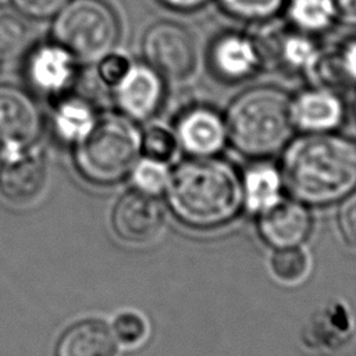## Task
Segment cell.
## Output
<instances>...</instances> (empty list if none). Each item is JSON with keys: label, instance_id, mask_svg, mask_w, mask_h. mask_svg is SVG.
Segmentation results:
<instances>
[{"label": "cell", "instance_id": "cell-4", "mask_svg": "<svg viewBox=\"0 0 356 356\" xmlns=\"http://www.w3.org/2000/svg\"><path fill=\"white\" fill-rule=\"evenodd\" d=\"M140 150L136 127L121 115H106L78 140L75 161L88 181L110 185L121 181L135 165Z\"/></svg>", "mask_w": 356, "mask_h": 356}, {"label": "cell", "instance_id": "cell-9", "mask_svg": "<svg viewBox=\"0 0 356 356\" xmlns=\"http://www.w3.org/2000/svg\"><path fill=\"white\" fill-rule=\"evenodd\" d=\"M29 85L47 96L63 95L74 82L75 58L58 43L36 47L26 63Z\"/></svg>", "mask_w": 356, "mask_h": 356}, {"label": "cell", "instance_id": "cell-27", "mask_svg": "<svg viewBox=\"0 0 356 356\" xmlns=\"http://www.w3.org/2000/svg\"><path fill=\"white\" fill-rule=\"evenodd\" d=\"M163 164L164 163L147 157L140 161L134 170V179L138 188L149 193L161 191L165 186L168 178L167 170Z\"/></svg>", "mask_w": 356, "mask_h": 356}, {"label": "cell", "instance_id": "cell-31", "mask_svg": "<svg viewBox=\"0 0 356 356\" xmlns=\"http://www.w3.org/2000/svg\"><path fill=\"white\" fill-rule=\"evenodd\" d=\"M334 58L341 78L356 83V39L345 43Z\"/></svg>", "mask_w": 356, "mask_h": 356}, {"label": "cell", "instance_id": "cell-28", "mask_svg": "<svg viewBox=\"0 0 356 356\" xmlns=\"http://www.w3.org/2000/svg\"><path fill=\"white\" fill-rule=\"evenodd\" d=\"M96 64H97L99 79L104 85L114 88L128 72L132 63L124 54L111 51L106 54L103 58H100Z\"/></svg>", "mask_w": 356, "mask_h": 356}, {"label": "cell", "instance_id": "cell-19", "mask_svg": "<svg viewBox=\"0 0 356 356\" xmlns=\"http://www.w3.org/2000/svg\"><path fill=\"white\" fill-rule=\"evenodd\" d=\"M242 186L246 207L261 213L280 200L281 175L270 165H257L246 172Z\"/></svg>", "mask_w": 356, "mask_h": 356}, {"label": "cell", "instance_id": "cell-20", "mask_svg": "<svg viewBox=\"0 0 356 356\" xmlns=\"http://www.w3.org/2000/svg\"><path fill=\"white\" fill-rule=\"evenodd\" d=\"M58 132L70 139H81L96 122L95 110L83 97H64L54 114Z\"/></svg>", "mask_w": 356, "mask_h": 356}, {"label": "cell", "instance_id": "cell-16", "mask_svg": "<svg viewBox=\"0 0 356 356\" xmlns=\"http://www.w3.org/2000/svg\"><path fill=\"white\" fill-rule=\"evenodd\" d=\"M254 44L259 56L264 51H270L266 53V58L281 63L291 71H300L307 75L312 74L321 57V50L303 33L281 32L267 38V42H254Z\"/></svg>", "mask_w": 356, "mask_h": 356}, {"label": "cell", "instance_id": "cell-18", "mask_svg": "<svg viewBox=\"0 0 356 356\" xmlns=\"http://www.w3.org/2000/svg\"><path fill=\"white\" fill-rule=\"evenodd\" d=\"M350 318L342 305H331L317 313L307 325L306 341L310 346L334 348L345 341L350 331Z\"/></svg>", "mask_w": 356, "mask_h": 356}, {"label": "cell", "instance_id": "cell-17", "mask_svg": "<svg viewBox=\"0 0 356 356\" xmlns=\"http://www.w3.org/2000/svg\"><path fill=\"white\" fill-rule=\"evenodd\" d=\"M213 61L222 76L241 79L256 70L260 64V56L252 39L241 35H225L214 44Z\"/></svg>", "mask_w": 356, "mask_h": 356}, {"label": "cell", "instance_id": "cell-2", "mask_svg": "<svg viewBox=\"0 0 356 356\" xmlns=\"http://www.w3.org/2000/svg\"><path fill=\"white\" fill-rule=\"evenodd\" d=\"M165 191L172 214L195 229H213L229 222L243 204V186L236 170L209 156L179 163L168 175Z\"/></svg>", "mask_w": 356, "mask_h": 356}, {"label": "cell", "instance_id": "cell-30", "mask_svg": "<svg viewBox=\"0 0 356 356\" xmlns=\"http://www.w3.org/2000/svg\"><path fill=\"white\" fill-rule=\"evenodd\" d=\"M338 227L345 242L356 249V192L348 195L338 211Z\"/></svg>", "mask_w": 356, "mask_h": 356}, {"label": "cell", "instance_id": "cell-32", "mask_svg": "<svg viewBox=\"0 0 356 356\" xmlns=\"http://www.w3.org/2000/svg\"><path fill=\"white\" fill-rule=\"evenodd\" d=\"M335 17L348 25H356V0H332Z\"/></svg>", "mask_w": 356, "mask_h": 356}, {"label": "cell", "instance_id": "cell-14", "mask_svg": "<svg viewBox=\"0 0 356 356\" xmlns=\"http://www.w3.org/2000/svg\"><path fill=\"white\" fill-rule=\"evenodd\" d=\"M293 125L307 132H330L343 118L342 100L328 88L302 92L291 100Z\"/></svg>", "mask_w": 356, "mask_h": 356}, {"label": "cell", "instance_id": "cell-25", "mask_svg": "<svg viewBox=\"0 0 356 356\" xmlns=\"http://www.w3.org/2000/svg\"><path fill=\"white\" fill-rule=\"evenodd\" d=\"M140 147L147 159L164 163L172 157L177 138L161 127H152L140 136Z\"/></svg>", "mask_w": 356, "mask_h": 356}, {"label": "cell", "instance_id": "cell-11", "mask_svg": "<svg viewBox=\"0 0 356 356\" xmlns=\"http://www.w3.org/2000/svg\"><path fill=\"white\" fill-rule=\"evenodd\" d=\"M259 232L264 242L275 249L299 246L310 234L312 217L298 200H278L260 213Z\"/></svg>", "mask_w": 356, "mask_h": 356}, {"label": "cell", "instance_id": "cell-5", "mask_svg": "<svg viewBox=\"0 0 356 356\" xmlns=\"http://www.w3.org/2000/svg\"><path fill=\"white\" fill-rule=\"evenodd\" d=\"M56 43L68 50L75 61L96 64L111 53L120 38V22L103 0H70L53 22Z\"/></svg>", "mask_w": 356, "mask_h": 356}, {"label": "cell", "instance_id": "cell-26", "mask_svg": "<svg viewBox=\"0 0 356 356\" xmlns=\"http://www.w3.org/2000/svg\"><path fill=\"white\" fill-rule=\"evenodd\" d=\"M113 332L117 341L124 345H138L147 334L145 318L135 312H124L117 316L113 324Z\"/></svg>", "mask_w": 356, "mask_h": 356}, {"label": "cell", "instance_id": "cell-21", "mask_svg": "<svg viewBox=\"0 0 356 356\" xmlns=\"http://www.w3.org/2000/svg\"><path fill=\"white\" fill-rule=\"evenodd\" d=\"M291 22L303 32H318L335 18L332 0H291L288 4Z\"/></svg>", "mask_w": 356, "mask_h": 356}, {"label": "cell", "instance_id": "cell-6", "mask_svg": "<svg viewBox=\"0 0 356 356\" xmlns=\"http://www.w3.org/2000/svg\"><path fill=\"white\" fill-rule=\"evenodd\" d=\"M145 61L161 78L182 79L196 64V44L191 32L181 24L159 21L142 39Z\"/></svg>", "mask_w": 356, "mask_h": 356}, {"label": "cell", "instance_id": "cell-34", "mask_svg": "<svg viewBox=\"0 0 356 356\" xmlns=\"http://www.w3.org/2000/svg\"><path fill=\"white\" fill-rule=\"evenodd\" d=\"M353 111H355V118H356V100H355V104H353Z\"/></svg>", "mask_w": 356, "mask_h": 356}, {"label": "cell", "instance_id": "cell-10", "mask_svg": "<svg viewBox=\"0 0 356 356\" xmlns=\"http://www.w3.org/2000/svg\"><path fill=\"white\" fill-rule=\"evenodd\" d=\"M163 95L161 76L147 64H131L124 78L114 86V99L121 111L132 120L149 118Z\"/></svg>", "mask_w": 356, "mask_h": 356}, {"label": "cell", "instance_id": "cell-1", "mask_svg": "<svg viewBox=\"0 0 356 356\" xmlns=\"http://www.w3.org/2000/svg\"><path fill=\"white\" fill-rule=\"evenodd\" d=\"M281 181L303 204L327 206L356 188V142L337 134L310 132L282 156Z\"/></svg>", "mask_w": 356, "mask_h": 356}, {"label": "cell", "instance_id": "cell-15", "mask_svg": "<svg viewBox=\"0 0 356 356\" xmlns=\"http://www.w3.org/2000/svg\"><path fill=\"white\" fill-rule=\"evenodd\" d=\"M117 339L103 320H83L71 325L58 339L56 356H114Z\"/></svg>", "mask_w": 356, "mask_h": 356}, {"label": "cell", "instance_id": "cell-3", "mask_svg": "<svg viewBox=\"0 0 356 356\" xmlns=\"http://www.w3.org/2000/svg\"><path fill=\"white\" fill-rule=\"evenodd\" d=\"M224 124L227 138L239 153L270 156L285 146L295 127L291 99L274 86L250 88L231 102Z\"/></svg>", "mask_w": 356, "mask_h": 356}, {"label": "cell", "instance_id": "cell-33", "mask_svg": "<svg viewBox=\"0 0 356 356\" xmlns=\"http://www.w3.org/2000/svg\"><path fill=\"white\" fill-rule=\"evenodd\" d=\"M161 1L175 10H195L202 7L207 0H161Z\"/></svg>", "mask_w": 356, "mask_h": 356}, {"label": "cell", "instance_id": "cell-24", "mask_svg": "<svg viewBox=\"0 0 356 356\" xmlns=\"http://www.w3.org/2000/svg\"><path fill=\"white\" fill-rule=\"evenodd\" d=\"M229 14L242 19H266L273 17L284 0H218Z\"/></svg>", "mask_w": 356, "mask_h": 356}, {"label": "cell", "instance_id": "cell-23", "mask_svg": "<svg viewBox=\"0 0 356 356\" xmlns=\"http://www.w3.org/2000/svg\"><path fill=\"white\" fill-rule=\"evenodd\" d=\"M274 277L285 284L300 281L309 271V257L299 246L275 249L270 260Z\"/></svg>", "mask_w": 356, "mask_h": 356}, {"label": "cell", "instance_id": "cell-29", "mask_svg": "<svg viewBox=\"0 0 356 356\" xmlns=\"http://www.w3.org/2000/svg\"><path fill=\"white\" fill-rule=\"evenodd\" d=\"M68 1L70 0H11L17 11L35 19L54 17Z\"/></svg>", "mask_w": 356, "mask_h": 356}, {"label": "cell", "instance_id": "cell-7", "mask_svg": "<svg viewBox=\"0 0 356 356\" xmlns=\"http://www.w3.org/2000/svg\"><path fill=\"white\" fill-rule=\"evenodd\" d=\"M115 234L129 243L153 241L164 227V207L154 193L135 189L115 203L111 217Z\"/></svg>", "mask_w": 356, "mask_h": 356}, {"label": "cell", "instance_id": "cell-12", "mask_svg": "<svg viewBox=\"0 0 356 356\" xmlns=\"http://www.w3.org/2000/svg\"><path fill=\"white\" fill-rule=\"evenodd\" d=\"M46 181V164L38 154L14 153L0 167V193L15 204H29L38 199Z\"/></svg>", "mask_w": 356, "mask_h": 356}, {"label": "cell", "instance_id": "cell-22", "mask_svg": "<svg viewBox=\"0 0 356 356\" xmlns=\"http://www.w3.org/2000/svg\"><path fill=\"white\" fill-rule=\"evenodd\" d=\"M31 36L26 17L11 7H0V58L19 56Z\"/></svg>", "mask_w": 356, "mask_h": 356}, {"label": "cell", "instance_id": "cell-13", "mask_svg": "<svg viewBox=\"0 0 356 356\" xmlns=\"http://www.w3.org/2000/svg\"><path fill=\"white\" fill-rule=\"evenodd\" d=\"M177 142L197 157L217 153L227 139L225 124L220 115L206 107L188 110L177 122Z\"/></svg>", "mask_w": 356, "mask_h": 356}, {"label": "cell", "instance_id": "cell-8", "mask_svg": "<svg viewBox=\"0 0 356 356\" xmlns=\"http://www.w3.org/2000/svg\"><path fill=\"white\" fill-rule=\"evenodd\" d=\"M40 131V114L32 97L13 85H0V149L19 153Z\"/></svg>", "mask_w": 356, "mask_h": 356}]
</instances>
